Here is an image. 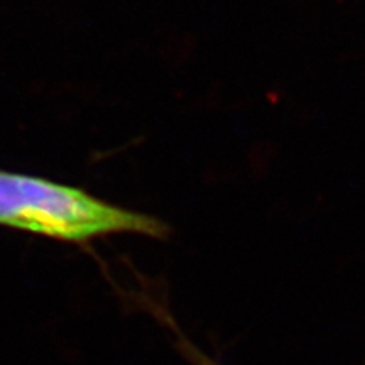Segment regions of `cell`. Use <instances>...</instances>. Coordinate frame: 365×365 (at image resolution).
<instances>
[{
	"label": "cell",
	"instance_id": "obj_1",
	"mask_svg": "<svg viewBox=\"0 0 365 365\" xmlns=\"http://www.w3.org/2000/svg\"><path fill=\"white\" fill-rule=\"evenodd\" d=\"M0 225L65 242L115 234L168 239L166 222L107 203L80 188L0 170Z\"/></svg>",
	"mask_w": 365,
	"mask_h": 365
},
{
	"label": "cell",
	"instance_id": "obj_2",
	"mask_svg": "<svg viewBox=\"0 0 365 365\" xmlns=\"http://www.w3.org/2000/svg\"><path fill=\"white\" fill-rule=\"evenodd\" d=\"M171 325V330L175 333V339H176V346L180 350V354L185 357L191 365H222L218 360H215L213 357H210L208 354H205L203 350H200L193 341L190 339H186L182 333L178 330L176 325H173V322H168Z\"/></svg>",
	"mask_w": 365,
	"mask_h": 365
}]
</instances>
